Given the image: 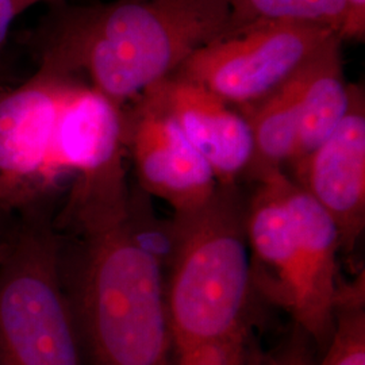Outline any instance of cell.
<instances>
[{
  "instance_id": "cell-1",
  "label": "cell",
  "mask_w": 365,
  "mask_h": 365,
  "mask_svg": "<svg viewBox=\"0 0 365 365\" xmlns=\"http://www.w3.org/2000/svg\"><path fill=\"white\" fill-rule=\"evenodd\" d=\"M129 190L68 196L54 217L81 365H170L165 276Z\"/></svg>"
},
{
  "instance_id": "cell-2",
  "label": "cell",
  "mask_w": 365,
  "mask_h": 365,
  "mask_svg": "<svg viewBox=\"0 0 365 365\" xmlns=\"http://www.w3.org/2000/svg\"><path fill=\"white\" fill-rule=\"evenodd\" d=\"M223 0H115L64 7L36 33L39 69L122 107L173 76L203 45L235 29Z\"/></svg>"
},
{
  "instance_id": "cell-3",
  "label": "cell",
  "mask_w": 365,
  "mask_h": 365,
  "mask_svg": "<svg viewBox=\"0 0 365 365\" xmlns=\"http://www.w3.org/2000/svg\"><path fill=\"white\" fill-rule=\"evenodd\" d=\"M168 230L165 298L173 346L250 329L252 261L247 202L237 185H218L199 209L176 214Z\"/></svg>"
},
{
  "instance_id": "cell-4",
  "label": "cell",
  "mask_w": 365,
  "mask_h": 365,
  "mask_svg": "<svg viewBox=\"0 0 365 365\" xmlns=\"http://www.w3.org/2000/svg\"><path fill=\"white\" fill-rule=\"evenodd\" d=\"M45 202L13 215L0 257V365H81Z\"/></svg>"
},
{
  "instance_id": "cell-5",
  "label": "cell",
  "mask_w": 365,
  "mask_h": 365,
  "mask_svg": "<svg viewBox=\"0 0 365 365\" xmlns=\"http://www.w3.org/2000/svg\"><path fill=\"white\" fill-rule=\"evenodd\" d=\"M337 33L297 22H252L192 53L173 73L229 105H255L283 86Z\"/></svg>"
},
{
  "instance_id": "cell-6",
  "label": "cell",
  "mask_w": 365,
  "mask_h": 365,
  "mask_svg": "<svg viewBox=\"0 0 365 365\" xmlns=\"http://www.w3.org/2000/svg\"><path fill=\"white\" fill-rule=\"evenodd\" d=\"M69 78L46 71L0 91V215L45 202L58 176L53 137L61 92Z\"/></svg>"
},
{
  "instance_id": "cell-7",
  "label": "cell",
  "mask_w": 365,
  "mask_h": 365,
  "mask_svg": "<svg viewBox=\"0 0 365 365\" xmlns=\"http://www.w3.org/2000/svg\"><path fill=\"white\" fill-rule=\"evenodd\" d=\"M123 120L125 144L143 190L165 200L176 214L209 202L218 182L207 161L152 96L138 98L123 111Z\"/></svg>"
},
{
  "instance_id": "cell-8",
  "label": "cell",
  "mask_w": 365,
  "mask_h": 365,
  "mask_svg": "<svg viewBox=\"0 0 365 365\" xmlns=\"http://www.w3.org/2000/svg\"><path fill=\"white\" fill-rule=\"evenodd\" d=\"M125 150L122 107L90 86L68 80L53 137L56 175L73 173V185L84 190L123 187Z\"/></svg>"
},
{
  "instance_id": "cell-9",
  "label": "cell",
  "mask_w": 365,
  "mask_h": 365,
  "mask_svg": "<svg viewBox=\"0 0 365 365\" xmlns=\"http://www.w3.org/2000/svg\"><path fill=\"white\" fill-rule=\"evenodd\" d=\"M291 168L289 178L336 223L341 252L352 253L365 227V105L357 86L336 130Z\"/></svg>"
},
{
  "instance_id": "cell-10",
  "label": "cell",
  "mask_w": 365,
  "mask_h": 365,
  "mask_svg": "<svg viewBox=\"0 0 365 365\" xmlns=\"http://www.w3.org/2000/svg\"><path fill=\"white\" fill-rule=\"evenodd\" d=\"M280 188L299 252L302 295L295 327L327 346L344 287L339 284V229L327 210L284 170Z\"/></svg>"
},
{
  "instance_id": "cell-11",
  "label": "cell",
  "mask_w": 365,
  "mask_h": 365,
  "mask_svg": "<svg viewBox=\"0 0 365 365\" xmlns=\"http://www.w3.org/2000/svg\"><path fill=\"white\" fill-rule=\"evenodd\" d=\"M178 123L212 170L218 185H237L248 173L255 143L241 111L200 84L170 76L145 92Z\"/></svg>"
},
{
  "instance_id": "cell-12",
  "label": "cell",
  "mask_w": 365,
  "mask_h": 365,
  "mask_svg": "<svg viewBox=\"0 0 365 365\" xmlns=\"http://www.w3.org/2000/svg\"><path fill=\"white\" fill-rule=\"evenodd\" d=\"M283 170L262 173L247 202L252 279L255 289L284 309L292 319L299 309L302 272L299 252L280 188Z\"/></svg>"
},
{
  "instance_id": "cell-13",
  "label": "cell",
  "mask_w": 365,
  "mask_h": 365,
  "mask_svg": "<svg viewBox=\"0 0 365 365\" xmlns=\"http://www.w3.org/2000/svg\"><path fill=\"white\" fill-rule=\"evenodd\" d=\"M341 39H330L298 72L300 123L297 155L289 167L309 156L336 130L351 105L352 86L342 71Z\"/></svg>"
},
{
  "instance_id": "cell-14",
  "label": "cell",
  "mask_w": 365,
  "mask_h": 365,
  "mask_svg": "<svg viewBox=\"0 0 365 365\" xmlns=\"http://www.w3.org/2000/svg\"><path fill=\"white\" fill-rule=\"evenodd\" d=\"M298 72L260 102L240 108L253 135L255 157L248 175L255 180L265 172L283 170L295 158L300 123Z\"/></svg>"
},
{
  "instance_id": "cell-15",
  "label": "cell",
  "mask_w": 365,
  "mask_h": 365,
  "mask_svg": "<svg viewBox=\"0 0 365 365\" xmlns=\"http://www.w3.org/2000/svg\"><path fill=\"white\" fill-rule=\"evenodd\" d=\"M237 26L252 22H297L327 27L342 26L345 0H223Z\"/></svg>"
},
{
  "instance_id": "cell-16",
  "label": "cell",
  "mask_w": 365,
  "mask_h": 365,
  "mask_svg": "<svg viewBox=\"0 0 365 365\" xmlns=\"http://www.w3.org/2000/svg\"><path fill=\"white\" fill-rule=\"evenodd\" d=\"M321 365H365L364 284L344 286Z\"/></svg>"
},
{
  "instance_id": "cell-17",
  "label": "cell",
  "mask_w": 365,
  "mask_h": 365,
  "mask_svg": "<svg viewBox=\"0 0 365 365\" xmlns=\"http://www.w3.org/2000/svg\"><path fill=\"white\" fill-rule=\"evenodd\" d=\"M259 357L250 329H245L221 339L173 346L170 365H256Z\"/></svg>"
},
{
  "instance_id": "cell-18",
  "label": "cell",
  "mask_w": 365,
  "mask_h": 365,
  "mask_svg": "<svg viewBox=\"0 0 365 365\" xmlns=\"http://www.w3.org/2000/svg\"><path fill=\"white\" fill-rule=\"evenodd\" d=\"M310 337L298 327L274 352L262 354L256 365H313Z\"/></svg>"
},
{
  "instance_id": "cell-19",
  "label": "cell",
  "mask_w": 365,
  "mask_h": 365,
  "mask_svg": "<svg viewBox=\"0 0 365 365\" xmlns=\"http://www.w3.org/2000/svg\"><path fill=\"white\" fill-rule=\"evenodd\" d=\"M346 10L339 37L363 41L365 36V0H345Z\"/></svg>"
},
{
  "instance_id": "cell-20",
  "label": "cell",
  "mask_w": 365,
  "mask_h": 365,
  "mask_svg": "<svg viewBox=\"0 0 365 365\" xmlns=\"http://www.w3.org/2000/svg\"><path fill=\"white\" fill-rule=\"evenodd\" d=\"M22 14L18 0H0V56L7 43L15 18Z\"/></svg>"
},
{
  "instance_id": "cell-21",
  "label": "cell",
  "mask_w": 365,
  "mask_h": 365,
  "mask_svg": "<svg viewBox=\"0 0 365 365\" xmlns=\"http://www.w3.org/2000/svg\"><path fill=\"white\" fill-rule=\"evenodd\" d=\"M11 217H4L0 215V257L3 255V250L6 247V241H7V235L10 230V225H11Z\"/></svg>"
},
{
  "instance_id": "cell-22",
  "label": "cell",
  "mask_w": 365,
  "mask_h": 365,
  "mask_svg": "<svg viewBox=\"0 0 365 365\" xmlns=\"http://www.w3.org/2000/svg\"><path fill=\"white\" fill-rule=\"evenodd\" d=\"M42 1H49V0H18L19 7H21V11H22V13H24V11H26L27 9H30L31 6H36V4L42 3Z\"/></svg>"
}]
</instances>
